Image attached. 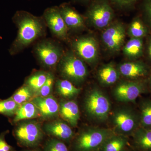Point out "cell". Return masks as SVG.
I'll return each mask as SVG.
<instances>
[{
    "instance_id": "14",
    "label": "cell",
    "mask_w": 151,
    "mask_h": 151,
    "mask_svg": "<svg viewBox=\"0 0 151 151\" xmlns=\"http://www.w3.org/2000/svg\"><path fill=\"white\" fill-rule=\"evenodd\" d=\"M117 68L121 75L132 80L145 77L148 75L149 71L148 66L144 63L139 61L124 62Z\"/></svg>"
},
{
    "instance_id": "36",
    "label": "cell",
    "mask_w": 151,
    "mask_h": 151,
    "mask_svg": "<svg viewBox=\"0 0 151 151\" xmlns=\"http://www.w3.org/2000/svg\"><path fill=\"white\" fill-rule=\"evenodd\" d=\"M78 1L82 2H87L90 1V0H78Z\"/></svg>"
},
{
    "instance_id": "10",
    "label": "cell",
    "mask_w": 151,
    "mask_h": 151,
    "mask_svg": "<svg viewBox=\"0 0 151 151\" xmlns=\"http://www.w3.org/2000/svg\"><path fill=\"white\" fill-rule=\"evenodd\" d=\"M73 52L83 61L93 64L99 57V47L96 40L93 37H79L72 42Z\"/></svg>"
},
{
    "instance_id": "7",
    "label": "cell",
    "mask_w": 151,
    "mask_h": 151,
    "mask_svg": "<svg viewBox=\"0 0 151 151\" xmlns=\"http://www.w3.org/2000/svg\"><path fill=\"white\" fill-rule=\"evenodd\" d=\"M147 90V84L142 79L123 81L115 86L113 95L119 102L134 103Z\"/></svg>"
},
{
    "instance_id": "8",
    "label": "cell",
    "mask_w": 151,
    "mask_h": 151,
    "mask_svg": "<svg viewBox=\"0 0 151 151\" xmlns=\"http://www.w3.org/2000/svg\"><path fill=\"white\" fill-rule=\"evenodd\" d=\"M14 134L20 145L28 147L37 146L43 137L40 124L35 122L19 124L14 130Z\"/></svg>"
},
{
    "instance_id": "32",
    "label": "cell",
    "mask_w": 151,
    "mask_h": 151,
    "mask_svg": "<svg viewBox=\"0 0 151 151\" xmlns=\"http://www.w3.org/2000/svg\"><path fill=\"white\" fill-rule=\"evenodd\" d=\"M7 132H5L0 135V151H13L14 149L6 142L5 140L6 135Z\"/></svg>"
},
{
    "instance_id": "26",
    "label": "cell",
    "mask_w": 151,
    "mask_h": 151,
    "mask_svg": "<svg viewBox=\"0 0 151 151\" xmlns=\"http://www.w3.org/2000/svg\"><path fill=\"white\" fill-rule=\"evenodd\" d=\"M128 33L131 38H143L147 34V29L140 19L137 18L130 24Z\"/></svg>"
},
{
    "instance_id": "30",
    "label": "cell",
    "mask_w": 151,
    "mask_h": 151,
    "mask_svg": "<svg viewBox=\"0 0 151 151\" xmlns=\"http://www.w3.org/2000/svg\"><path fill=\"white\" fill-rule=\"evenodd\" d=\"M45 151H68L64 143L59 140L52 139L47 143Z\"/></svg>"
},
{
    "instance_id": "2",
    "label": "cell",
    "mask_w": 151,
    "mask_h": 151,
    "mask_svg": "<svg viewBox=\"0 0 151 151\" xmlns=\"http://www.w3.org/2000/svg\"><path fill=\"white\" fill-rule=\"evenodd\" d=\"M58 65L63 77L73 84H81L88 76V69L84 61L73 51L63 53Z\"/></svg>"
},
{
    "instance_id": "34",
    "label": "cell",
    "mask_w": 151,
    "mask_h": 151,
    "mask_svg": "<svg viewBox=\"0 0 151 151\" xmlns=\"http://www.w3.org/2000/svg\"><path fill=\"white\" fill-rule=\"evenodd\" d=\"M148 53L149 56L151 59V38L149 41L148 46Z\"/></svg>"
},
{
    "instance_id": "28",
    "label": "cell",
    "mask_w": 151,
    "mask_h": 151,
    "mask_svg": "<svg viewBox=\"0 0 151 151\" xmlns=\"http://www.w3.org/2000/svg\"><path fill=\"white\" fill-rule=\"evenodd\" d=\"M20 106L11 97L0 100V114L9 117L14 116Z\"/></svg>"
},
{
    "instance_id": "6",
    "label": "cell",
    "mask_w": 151,
    "mask_h": 151,
    "mask_svg": "<svg viewBox=\"0 0 151 151\" xmlns=\"http://www.w3.org/2000/svg\"><path fill=\"white\" fill-rule=\"evenodd\" d=\"M86 17L93 27L101 29L111 24L114 12L108 0H94L86 12Z\"/></svg>"
},
{
    "instance_id": "29",
    "label": "cell",
    "mask_w": 151,
    "mask_h": 151,
    "mask_svg": "<svg viewBox=\"0 0 151 151\" xmlns=\"http://www.w3.org/2000/svg\"><path fill=\"white\" fill-rule=\"evenodd\" d=\"M54 83V77L52 73L49 72L48 77L43 86L34 94V97H45L50 95L52 91Z\"/></svg>"
},
{
    "instance_id": "24",
    "label": "cell",
    "mask_w": 151,
    "mask_h": 151,
    "mask_svg": "<svg viewBox=\"0 0 151 151\" xmlns=\"http://www.w3.org/2000/svg\"><path fill=\"white\" fill-rule=\"evenodd\" d=\"M48 73L42 71L36 72L27 79L25 84L28 86L35 94L46 82Z\"/></svg>"
},
{
    "instance_id": "31",
    "label": "cell",
    "mask_w": 151,
    "mask_h": 151,
    "mask_svg": "<svg viewBox=\"0 0 151 151\" xmlns=\"http://www.w3.org/2000/svg\"><path fill=\"white\" fill-rule=\"evenodd\" d=\"M111 4L120 9L132 8L137 2L138 0H110Z\"/></svg>"
},
{
    "instance_id": "12",
    "label": "cell",
    "mask_w": 151,
    "mask_h": 151,
    "mask_svg": "<svg viewBox=\"0 0 151 151\" xmlns=\"http://www.w3.org/2000/svg\"><path fill=\"white\" fill-rule=\"evenodd\" d=\"M43 18L51 32L61 40L67 37L68 28L58 6L48 8L44 12Z\"/></svg>"
},
{
    "instance_id": "25",
    "label": "cell",
    "mask_w": 151,
    "mask_h": 151,
    "mask_svg": "<svg viewBox=\"0 0 151 151\" xmlns=\"http://www.w3.org/2000/svg\"><path fill=\"white\" fill-rule=\"evenodd\" d=\"M140 127L151 129V100L145 99L140 104Z\"/></svg>"
},
{
    "instance_id": "33",
    "label": "cell",
    "mask_w": 151,
    "mask_h": 151,
    "mask_svg": "<svg viewBox=\"0 0 151 151\" xmlns=\"http://www.w3.org/2000/svg\"><path fill=\"white\" fill-rule=\"evenodd\" d=\"M143 9L146 17L151 25V0H144Z\"/></svg>"
},
{
    "instance_id": "16",
    "label": "cell",
    "mask_w": 151,
    "mask_h": 151,
    "mask_svg": "<svg viewBox=\"0 0 151 151\" xmlns=\"http://www.w3.org/2000/svg\"><path fill=\"white\" fill-rule=\"evenodd\" d=\"M59 114L70 126L76 127L80 118L79 108L73 101H65L59 105Z\"/></svg>"
},
{
    "instance_id": "11",
    "label": "cell",
    "mask_w": 151,
    "mask_h": 151,
    "mask_svg": "<svg viewBox=\"0 0 151 151\" xmlns=\"http://www.w3.org/2000/svg\"><path fill=\"white\" fill-rule=\"evenodd\" d=\"M126 35V27L120 22L111 24L102 34L103 44L108 50L118 52L124 45Z\"/></svg>"
},
{
    "instance_id": "4",
    "label": "cell",
    "mask_w": 151,
    "mask_h": 151,
    "mask_svg": "<svg viewBox=\"0 0 151 151\" xmlns=\"http://www.w3.org/2000/svg\"><path fill=\"white\" fill-rule=\"evenodd\" d=\"M113 130L91 128L81 132L76 140V151L98 150L108 137L114 134Z\"/></svg>"
},
{
    "instance_id": "20",
    "label": "cell",
    "mask_w": 151,
    "mask_h": 151,
    "mask_svg": "<svg viewBox=\"0 0 151 151\" xmlns=\"http://www.w3.org/2000/svg\"><path fill=\"white\" fill-rule=\"evenodd\" d=\"M132 135L138 149L142 151H151V129L139 127Z\"/></svg>"
},
{
    "instance_id": "21",
    "label": "cell",
    "mask_w": 151,
    "mask_h": 151,
    "mask_svg": "<svg viewBox=\"0 0 151 151\" xmlns=\"http://www.w3.org/2000/svg\"><path fill=\"white\" fill-rule=\"evenodd\" d=\"M40 116L38 109L31 101L22 104L14 116L13 122L17 123L22 120L37 118Z\"/></svg>"
},
{
    "instance_id": "3",
    "label": "cell",
    "mask_w": 151,
    "mask_h": 151,
    "mask_svg": "<svg viewBox=\"0 0 151 151\" xmlns=\"http://www.w3.org/2000/svg\"><path fill=\"white\" fill-rule=\"evenodd\" d=\"M85 109L90 117L100 122H104L109 117L111 103L108 96L97 87L91 89L86 95Z\"/></svg>"
},
{
    "instance_id": "19",
    "label": "cell",
    "mask_w": 151,
    "mask_h": 151,
    "mask_svg": "<svg viewBox=\"0 0 151 151\" xmlns=\"http://www.w3.org/2000/svg\"><path fill=\"white\" fill-rule=\"evenodd\" d=\"M127 137L113 134L104 142L99 151H125L128 145Z\"/></svg>"
},
{
    "instance_id": "1",
    "label": "cell",
    "mask_w": 151,
    "mask_h": 151,
    "mask_svg": "<svg viewBox=\"0 0 151 151\" xmlns=\"http://www.w3.org/2000/svg\"><path fill=\"white\" fill-rule=\"evenodd\" d=\"M13 21L18 28V33L9 50L11 55L17 54L26 48L45 32L43 18L28 12L17 11L14 15Z\"/></svg>"
},
{
    "instance_id": "18",
    "label": "cell",
    "mask_w": 151,
    "mask_h": 151,
    "mask_svg": "<svg viewBox=\"0 0 151 151\" xmlns=\"http://www.w3.org/2000/svg\"><path fill=\"white\" fill-rule=\"evenodd\" d=\"M118 68L112 63L105 64L98 70L97 77L100 84L103 86H111L116 83L120 78Z\"/></svg>"
},
{
    "instance_id": "13",
    "label": "cell",
    "mask_w": 151,
    "mask_h": 151,
    "mask_svg": "<svg viewBox=\"0 0 151 151\" xmlns=\"http://www.w3.org/2000/svg\"><path fill=\"white\" fill-rule=\"evenodd\" d=\"M30 101L35 105L44 119H51L59 114V105L52 96L35 97Z\"/></svg>"
},
{
    "instance_id": "9",
    "label": "cell",
    "mask_w": 151,
    "mask_h": 151,
    "mask_svg": "<svg viewBox=\"0 0 151 151\" xmlns=\"http://www.w3.org/2000/svg\"><path fill=\"white\" fill-rule=\"evenodd\" d=\"M35 52L41 63L47 68L56 66L63 55L60 47L52 41H42L37 44Z\"/></svg>"
},
{
    "instance_id": "15",
    "label": "cell",
    "mask_w": 151,
    "mask_h": 151,
    "mask_svg": "<svg viewBox=\"0 0 151 151\" xmlns=\"http://www.w3.org/2000/svg\"><path fill=\"white\" fill-rule=\"evenodd\" d=\"M58 8L68 28L78 30L84 27V21L83 17L70 5L63 4Z\"/></svg>"
},
{
    "instance_id": "5",
    "label": "cell",
    "mask_w": 151,
    "mask_h": 151,
    "mask_svg": "<svg viewBox=\"0 0 151 151\" xmlns=\"http://www.w3.org/2000/svg\"><path fill=\"white\" fill-rule=\"evenodd\" d=\"M112 121L114 133L126 137L133 134L140 127L139 114L130 108L116 110L113 113Z\"/></svg>"
},
{
    "instance_id": "27",
    "label": "cell",
    "mask_w": 151,
    "mask_h": 151,
    "mask_svg": "<svg viewBox=\"0 0 151 151\" xmlns=\"http://www.w3.org/2000/svg\"><path fill=\"white\" fill-rule=\"evenodd\" d=\"M34 94L32 90L24 84L17 89L11 97L15 102L21 105L30 101L34 97Z\"/></svg>"
},
{
    "instance_id": "35",
    "label": "cell",
    "mask_w": 151,
    "mask_h": 151,
    "mask_svg": "<svg viewBox=\"0 0 151 151\" xmlns=\"http://www.w3.org/2000/svg\"><path fill=\"white\" fill-rule=\"evenodd\" d=\"M149 86H150V88L151 92V74L149 79Z\"/></svg>"
},
{
    "instance_id": "22",
    "label": "cell",
    "mask_w": 151,
    "mask_h": 151,
    "mask_svg": "<svg viewBox=\"0 0 151 151\" xmlns=\"http://www.w3.org/2000/svg\"><path fill=\"white\" fill-rule=\"evenodd\" d=\"M143 47L142 38H131L123 47V53L129 59H137L142 55Z\"/></svg>"
},
{
    "instance_id": "23",
    "label": "cell",
    "mask_w": 151,
    "mask_h": 151,
    "mask_svg": "<svg viewBox=\"0 0 151 151\" xmlns=\"http://www.w3.org/2000/svg\"><path fill=\"white\" fill-rule=\"evenodd\" d=\"M57 92L63 97L72 98L77 96L81 89L77 88L73 83L66 79H58L56 82Z\"/></svg>"
},
{
    "instance_id": "37",
    "label": "cell",
    "mask_w": 151,
    "mask_h": 151,
    "mask_svg": "<svg viewBox=\"0 0 151 151\" xmlns=\"http://www.w3.org/2000/svg\"><path fill=\"white\" fill-rule=\"evenodd\" d=\"M13 151H14V150Z\"/></svg>"
},
{
    "instance_id": "17",
    "label": "cell",
    "mask_w": 151,
    "mask_h": 151,
    "mask_svg": "<svg viewBox=\"0 0 151 151\" xmlns=\"http://www.w3.org/2000/svg\"><path fill=\"white\" fill-rule=\"evenodd\" d=\"M45 129L49 134L62 140H69L73 137L72 129L62 121H57L46 124Z\"/></svg>"
}]
</instances>
